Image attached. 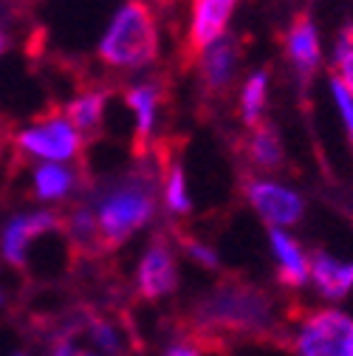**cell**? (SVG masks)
<instances>
[{
  "label": "cell",
  "mask_w": 353,
  "mask_h": 356,
  "mask_svg": "<svg viewBox=\"0 0 353 356\" xmlns=\"http://www.w3.org/2000/svg\"><path fill=\"white\" fill-rule=\"evenodd\" d=\"M195 323L232 334H263L274 323V302L266 291L240 280H229L198 300Z\"/></svg>",
  "instance_id": "6da1fadb"
},
{
  "label": "cell",
  "mask_w": 353,
  "mask_h": 356,
  "mask_svg": "<svg viewBox=\"0 0 353 356\" xmlns=\"http://www.w3.org/2000/svg\"><path fill=\"white\" fill-rule=\"evenodd\" d=\"M158 23L145 0H124L99 40V60L108 68L136 71L158 60Z\"/></svg>",
  "instance_id": "7a4b0ae2"
},
{
  "label": "cell",
  "mask_w": 353,
  "mask_h": 356,
  "mask_svg": "<svg viewBox=\"0 0 353 356\" xmlns=\"http://www.w3.org/2000/svg\"><path fill=\"white\" fill-rule=\"evenodd\" d=\"M153 212H156L153 175L142 167L133 178H127L124 184L105 193L99 207L94 209L102 252H113L122 243H127L153 218Z\"/></svg>",
  "instance_id": "3957f363"
},
{
  "label": "cell",
  "mask_w": 353,
  "mask_h": 356,
  "mask_svg": "<svg viewBox=\"0 0 353 356\" xmlns=\"http://www.w3.org/2000/svg\"><path fill=\"white\" fill-rule=\"evenodd\" d=\"M297 356H353V317L336 308L308 311L294 337Z\"/></svg>",
  "instance_id": "277c9868"
},
{
  "label": "cell",
  "mask_w": 353,
  "mask_h": 356,
  "mask_svg": "<svg viewBox=\"0 0 353 356\" xmlns=\"http://www.w3.org/2000/svg\"><path fill=\"white\" fill-rule=\"evenodd\" d=\"M17 145L37 159H49L51 164H57L79 156L82 136L68 124L63 113H54V116H37L34 127L17 133Z\"/></svg>",
  "instance_id": "5b68a950"
},
{
  "label": "cell",
  "mask_w": 353,
  "mask_h": 356,
  "mask_svg": "<svg viewBox=\"0 0 353 356\" xmlns=\"http://www.w3.org/2000/svg\"><path fill=\"white\" fill-rule=\"evenodd\" d=\"M179 289V263L167 238H153L136 269V291L147 302H158Z\"/></svg>",
  "instance_id": "8992f818"
},
{
  "label": "cell",
  "mask_w": 353,
  "mask_h": 356,
  "mask_svg": "<svg viewBox=\"0 0 353 356\" xmlns=\"http://www.w3.org/2000/svg\"><path fill=\"white\" fill-rule=\"evenodd\" d=\"M238 0H192V23L184 42V65H195L201 54L227 34Z\"/></svg>",
  "instance_id": "52a82bcc"
},
{
  "label": "cell",
  "mask_w": 353,
  "mask_h": 356,
  "mask_svg": "<svg viewBox=\"0 0 353 356\" xmlns=\"http://www.w3.org/2000/svg\"><path fill=\"white\" fill-rule=\"evenodd\" d=\"M57 229H63V218L49 209H40L31 215H15L6 220L3 232H0V254H3V260L9 266H15V269H26L28 246L37 238L57 232Z\"/></svg>",
  "instance_id": "ba28073f"
},
{
  "label": "cell",
  "mask_w": 353,
  "mask_h": 356,
  "mask_svg": "<svg viewBox=\"0 0 353 356\" xmlns=\"http://www.w3.org/2000/svg\"><path fill=\"white\" fill-rule=\"evenodd\" d=\"M246 198L272 229L294 227L305 212V204L294 190L280 187L274 181H260V178H249L246 181Z\"/></svg>",
  "instance_id": "9c48e42d"
},
{
  "label": "cell",
  "mask_w": 353,
  "mask_h": 356,
  "mask_svg": "<svg viewBox=\"0 0 353 356\" xmlns=\"http://www.w3.org/2000/svg\"><path fill=\"white\" fill-rule=\"evenodd\" d=\"M240 54H243V46L238 37H229L224 34L217 42L201 54L198 60V76H201V91L204 97H224L229 91V85L238 74V63H240Z\"/></svg>",
  "instance_id": "30bf717a"
},
{
  "label": "cell",
  "mask_w": 353,
  "mask_h": 356,
  "mask_svg": "<svg viewBox=\"0 0 353 356\" xmlns=\"http://www.w3.org/2000/svg\"><path fill=\"white\" fill-rule=\"evenodd\" d=\"M127 108L136 113V130H133V156L139 161L147 159L150 142H153V130L158 119V108L164 102V88L158 82H142V85H130L124 91Z\"/></svg>",
  "instance_id": "8fae6325"
},
{
  "label": "cell",
  "mask_w": 353,
  "mask_h": 356,
  "mask_svg": "<svg viewBox=\"0 0 353 356\" xmlns=\"http://www.w3.org/2000/svg\"><path fill=\"white\" fill-rule=\"evenodd\" d=\"M286 54L294 63L299 76H311L322 63L317 26L305 12H297L291 26H288V31H286Z\"/></svg>",
  "instance_id": "7c38bea8"
},
{
  "label": "cell",
  "mask_w": 353,
  "mask_h": 356,
  "mask_svg": "<svg viewBox=\"0 0 353 356\" xmlns=\"http://www.w3.org/2000/svg\"><path fill=\"white\" fill-rule=\"evenodd\" d=\"M308 277L314 280L320 297L325 300H345L353 291V263L336 260L328 252H314L308 263Z\"/></svg>",
  "instance_id": "4fadbf2b"
},
{
  "label": "cell",
  "mask_w": 353,
  "mask_h": 356,
  "mask_svg": "<svg viewBox=\"0 0 353 356\" xmlns=\"http://www.w3.org/2000/svg\"><path fill=\"white\" fill-rule=\"evenodd\" d=\"M269 243L277 263V280L286 289H302L308 280V257L302 246L283 229H269Z\"/></svg>",
  "instance_id": "5bb4252c"
},
{
  "label": "cell",
  "mask_w": 353,
  "mask_h": 356,
  "mask_svg": "<svg viewBox=\"0 0 353 356\" xmlns=\"http://www.w3.org/2000/svg\"><path fill=\"white\" fill-rule=\"evenodd\" d=\"M105 102H108V91L94 85V88H88V91H82L74 102H68L63 108V116L68 119V124L79 133V136L82 133L85 136H94L105 119Z\"/></svg>",
  "instance_id": "9a60e30c"
},
{
  "label": "cell",
  "mask_w": 353,
  "mask_h": 356,
  "mask_svg": "<svg viewBox=\"0 0 353 356\" xmlns=\"http://www.w3.org/2000/svg\"><path fill=\"white\" fill-rule=\"evenodd\" d=\"M243 153H246V161H252L260 170H277L286 161L280 136L269 122H260L257 127H252L249 139L243 145Z\"/></svg>",
  "instance_id": "2e32d148"
},
{
  "label": "cell",
  "mask_w": 353,
  "mask_h": 356,
  "mask_svg": "<svg viewBox=\"0 0 353 356\" xmlns=\"http://www.w3.org/2000/svg\"><path fill=\"white\" fill-rule=\"evenodd\" d=\"M76 187V172L65 164H42L34 170V195L40 201H63Z\"/></svg>",
  "instance_id": "e0dca14e"
},
{
  "label": "cell",
  "mask_w": 353,
  "mask_h": 356,
  "mask_svg": "<svg viewBox=\"0 0 353 356\" xmlns=\"http://www.w3.org/2000/svg\"><path fill=\"white\" fill-rule=\"evenodd\" d=\"M266 94H269V74L257 71L249 76L240 94V119L246 127H257L263 122V108H266Z\"/></svg>",
  "instance_id": "ac0fdd59"
},
{
  "label": "cell",
  "mask_w": 353,
  "mask_h": 356,
  "mask_svg": "<svg viewBox=\"0 0 353 356\" xmlns=\"http://www.w3.org/2000/svg\"><path fill=\"white\" fill-rule=\"evenodd\" d=\"M334 71H336V76H331V79H336L347 91V97L353 99V23H347L339 34L336 54H334Z\"/></svg>",
  "instance_id": "d6986e66"
},
{
  "label": "cell",
  "mask_w": 353,
  "mask_h": 356,
  "mask_svg": "<svg viewBox=\"0 0 353 356\" xmlns=\"http://www.w3.org/2000/svg\"><path fill=\"white\" fill-rule=\"evenodd\" d=\"M88 337H91V342L99 345V350H105V353H119L122 350V339H119L116 325L102 320V317L88 320Z\"/></svg>",
  "instance_id": "ffe728a7"
},
{
  "label": "cell",
  "mask_w": 353,
  "mask_h": 356,
  "mask_svg": "<svg viewBox=\"0 0 353 356\" xmlns=\"http://www.w3.org/2000/svg\"><path fill=\"white\" fill-rule=\"evenodd\" d=\"M175 235H179V241H181V249H184L198 266H204V269H217V266H220V260H217V254H215L212 246H206V243H201V241H195V238H187L184 232H175Z\"/></svg>",
  "instance_id": "44dd1931"
},
{
  "label": "cell",
  "mask_w": 353,
  "mask_h": 356,
  "mask_svg": "<svg viewBox=\"0 0 353 356\" xmlns=\"http://www.w3.org/2000/svg\"><path fill=\"white\" fill-rule=\"evenodd\" d=\"M331 91H334V99H336V105L342 111V119H345L347 133H350V139H353V99L347 97V91H345V88L336 79H331Z\"/></svg>",
  "instance_id": "7402d4cb"
},
{
  "label": "cell",
  "mask_w": 353,
  "mask_h": 356,
  "mask_svg": "<svg viewBox=\"0 0 353 356\" xmlns=\"http://www.w3.org/2000/svg\"><path fill=\"white\" fill-rule=\"evenodd\" d=\"M51 356H102V353H94V350H85V348H79V345H74V342L63 339V342H57V345H54Z\"/></svg>",
  "instance_id": "603a6c76"
},
{
  "label": "cell",
  "mask_w": 353,
  "mask_h": 356,
  "mask_svg": "<svg viewBox=\"0 0 353 356\" xmlns=\"http://www.w3.org/2000/svg\"><path fill=\"white\" fill-rule=\"evenodd\" d=\"M164 356H201V350L192 342H175V345H170L164 350Z\"/></svg>",
  "instance_id": "cb8c5ba5"
},
{
  "label": "cell",
  "mask_w": 353,
  "mask_h": 356,
  "mask_svg": "<svg viewBox=\"0 0 353 356\" xmlns=\"http://www.w3.org/2000/svg\"><path fill=\"white\" fill-rule=\"evenodd\" d=\"M175 3H179V0H147V6H150V9L156 6V9H161V12H167V9H172Z\"/></svg>",
  "instance_id": "d4e9b609"
},
{
  "label": "cell",
  "mask_w": 353,
  "mask_h": 356,
  "mask_svg": "<svg viewBox=\"0 0 353 356\" xmlns=\"http://www.w3.org/2000/svg\"><path fill=\"white\" fill-rule=\"evenodd\" d=\"M3 51H6V34L0 31V54H3Z\"/></svg>",
  "instance_id": "484cf974"
},
{
  "label": "cell",
  "mask_w": 353,
  "mask_h": 356,
  "mask_svg": "<svg viewBox=\"0 0 353 356\" xmlns=\"http://www.w3.org/2000/svg\"><path fill=\"white\" fill-rule=\"evenodd\" d=\"M12 356H26V353H20V350H17V353H12Z\"/></svg>",
  "instance_id": "4316f807"
},
{
  "label": "cell",
  "mask_w": 353,
  "mask_h": 356,
  "mask_svg": "<svg viewBox=\"0 0 353 356\" xmlns=\"http://www.w3.org/2000/svg\"><path fill=\"white\" fill-rule=\"evenodd\" d=\"M0 302H3V291H0Z\"/></svg>",
  "instance_id": "83f0119b"
}]
</instances>
